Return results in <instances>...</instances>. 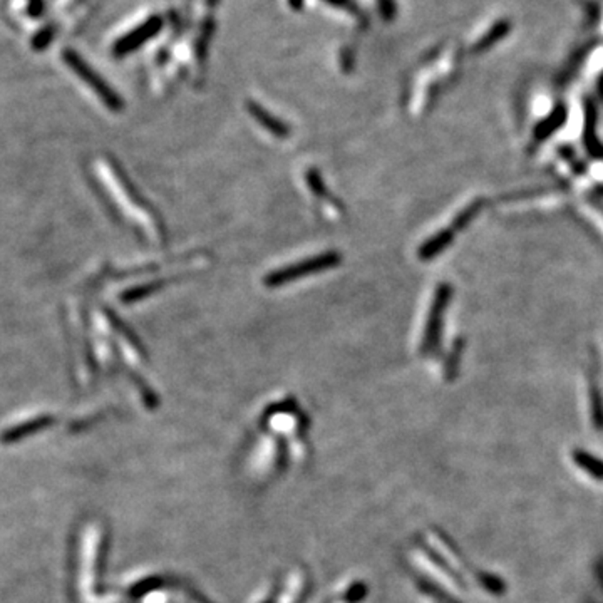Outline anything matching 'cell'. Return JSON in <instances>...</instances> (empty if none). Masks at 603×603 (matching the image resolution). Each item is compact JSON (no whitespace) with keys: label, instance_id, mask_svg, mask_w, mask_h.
<instances>
[{"label":"cell","instance_id":"cell-1","mask_svg":"<svg viewBox=\"0 0 603 603\" xmlns=\"http://www.w3.org/2000/svg\"><path fill=\"white\" fill-rule=\"evenodd\" d=\"M62 61L73 69V73L75 75H79L80 80H84V83H86L94 92H96V96L104 102L107 109L114 111V113L123 111V106H124L123 99H121L118 94H116L114 89L111 87L109 84H107L106 80L102 79L101 75L97 74L78 52L73 51V49H64V51H62Z\"/></svg>","mask_w":603,"mask_h":603},{"label":"cell","instance_id":"cell-2","mask_svg":"<svg viewBox=\"0 0 603 603\" xmlns=\"http://www.w3.org/2000/svg\"><path fill=\"white\" fill-rule=\"evenodd\" d=\"M341 263V255L337 252H327L322 253L319 257L308 258V260H302L293 265H288L281 270H276L274 274H270L265 279V284L268 287H280V285L292 284L293 280L303 279L307 275L320 274V272L330 270V268L337 267Z\"/></svg>","mask_w":603,"mask_h":603},{"label":"cell","instance_id":"cell-3","mask_svg":"<svg viewBox=\"0 0 603 603\" xmlns=\"http://www.w3.org/2000/svg\"><path fill=\"white\" fill-rule=\"evenodd\" d=\"M163 29V19L158 16L151 17L146 22L138 27V29L131 30V32L124 35L123 39H119L114 46V56H126V54L136 51L140 49L142 44H146L147 40L153 39L159 30Z\"/></svg>","mask_w":603,"mask_h":603},{"label":"cell","instance_id":"cell-4","mask_svg":"<svg viewBox=\"0 0 603 603\" xmlns=\"http://www.w3.org/2000/svg\"><path fill=\"white\" fill-rule=\"evenodd\" d=\"M449 295H451V290L448 285H441V287L437 288L434 302H432L431 314H429L426 332H424V342H422L424 351H431V348H434V346L437 343L442 317H444L446 305H448L449 302Z\"/></svg>","mask_w":603,"mask_h":603},{"label":"cell","instance_id":"cell-5","mask_svg":"<svg viewBox=\"0 0 603 603\" xmlns=\"http://www.w3.org/2000/svg\"><path fill=\"white\" fill-rule=\"evenodd\" d=\"M56 422V418H54L52 414H42L37 415V418L30 419V421H24L20 424H17V426H12L6 429V431L0 434V441L6 442V444H12V442H17L20 439H24L27 436H32L35 432L44 431V429L52 426V424Z\"/></svg>","mask_w":603,"mask_h":603},{"label":"cell","instance_id":"cell-6","mask_svg":"<svg viewBox=\"0 0 603 603\" xmlns=\"http://www.w3.org/2000/svg\"><path fill=\"white\" fill-rule=\"evenodd\" d=\"M248 113L253 116L255 119L258 121V123L262 124L263 128L267 129V131H270L274 136L276 138H287L290 134V129L285 123H281L279 118H275L274 114H270L268 111L263 109V107L258 104V102H252L250 101L248 104Z\"/></svg>","mask_w":603,"mask_h":603},{"label":"cell","instance_id":"cell-7","mask_svg":"<svg viewBox=\"0 0 603 603\" xmlns=\"http://www.w3.org/2000/svg\"><path fill=\"white\" fill-rule=\"evenodd\" d=\"M451 230H444L441 231V233H437L434 238H431L427 241L424 247H421L419 250V253H421V258L424 260H429V258H434L437 253L441 252V250H444L448 245L451 243V240H453L454 235V228L449 226Z\"/></svg>","mask_w":603,"mask_h":603},{"label":"cell","instance_id":"cell-8","mask_svg":"<svg viewBox=\"0 0 603 603\" xmlns=\"http://www.w3.org/2000/svg\"><path fill=\"white\" fill-rule=\"evenodd\" d=\"M509 30H511V25H509V22H498V24H494L491 29L486 32L482 37L480 39V42L476 44V51H485V49H489L491 46H494L498 40H501L504 35H506Z\"/></svg>","mask_w":603,"mask_h":603},{"label":"cell","instance_id":"cell-9","mask_svg":"<svg viewBox=\"0 0 603 603\" xmlns=\"http://www.w3.org/2000/svg\"><path fill=\"white\" fill-rule=\"evenodd\" d=\"M54 35H56V29H54V25L44 27L40 32L35 34V37L32 40V47L35 51H42V49H46L49 44H51Z\"/></svg>","mask_w":603,"mask_h":603},{"label":"cell","instance_id":"cell-10","mask_svg":"<svg viewBox=\"0 0 603 603\" xmlns=\"http://www.w3.org/2000/svg\"><path fill=\"white\" fill-rule=\"evenodd\" d=\"M377 4H379V11H381L384 19L391 20L392 17H394V12H396L394 0H377Z\"/></svg>","mask_w":603,"mask_h":603},{"label":"cell","instance_id":"cell-11","mask_svg":"<svg viewBox=\"0 0 603 603\" xmlns=\"http://www.w3.org/2000/svg\"><path fill=\"white\" fill-rule=\"evenodd\" d=\"M325 2L330 4V6H334V7L343 8V11H347L351 13L359 12V8H357V6L354 4V0H325Z\"/></svg>","mask_w":603,"mask_h":603},{"label":"cell","instance_id":"cell-12","mask_svg":"<svg viewBox=\"0 0 603 603\" xmlns=\"http://www.w3.org/2000/svg\"><path fill=\"white\" fill-rule=\"evenodd\" d=\"M27 12L30 17H40L44 13V0H29L27 2Z\"/></svg>","mask_w":603,"mask_h":603},{"label":"cell","instance_id":"cell-13","mask_svg":"<svg viewBox=\"0 0 603 603\" xmlns=\"http://www.w3.org/2000/svg\"><path fill=\"white\" fill-rule=\"evenodd\" d=\"M290 2H292V6L297 7V8L302 6V0H290Z\"/></svg>","mask_w":603,"mask_h":603}]
</instances>
